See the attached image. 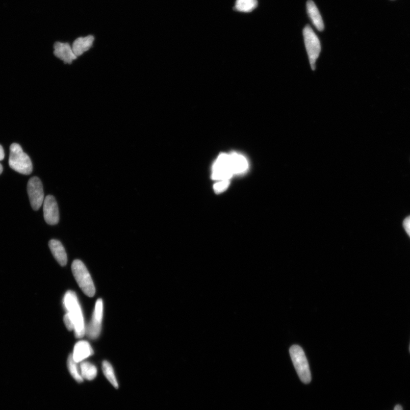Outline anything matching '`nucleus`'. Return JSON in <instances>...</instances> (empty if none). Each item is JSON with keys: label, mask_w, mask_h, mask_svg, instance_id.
I'll return each instance as SVG.
<instances>
[{"label": "nucleus", "mask_w": 410, "mask_h": 410, "mask_svg": "<svg viewBox=\"0 0 410 410\" xmlns=\"http://www.w3.org/2000/svg\"><path fill=\"white\" fill-rule=\"evenodd\" d=\"M63 306L74 323L76 338H82L85 335L86 330L84 317L80 302L74 291H68L66 293L63 298Z\"/></svg>", "instance_id": "f257e3e1"}, {"label": "nucleus", "mask_w": 410, "mask_h": 410, "mask_svg": "<svg viewBox=\"0 0 410 410\" xmlns=\"http://www.w3.org/2000/svg\"><path fill=\"white\" fill-rule=\"evenodd\" d=\"M9 165L13 170L24 175L31 174L33 171L31 158L17 143L12 144L10 147Z\"/></svg>", "instance_id": "f03ea898"}, {"label": "nucleus", "mask_w": 410, "mask_h": 410, "mask_svg": "<svg viewBox=\"0 0 410 410\" xmlns=\"http://www.w3.org/2000/svg\"><path fill=\"white\" fill-rule=\"evenodd\" d=\"M71 270L82 291L87 296L93 297L95 294V286L84 263L80 260H75L72 263Z\"/></svg>", "instance_id": "7ed1b4c3"}, {"label": "nucleus", "mask_w": 410, "mask_h": 410, "mask_svg": "<svg viewBox=\"0 0 410 410\" xmlns=\"http://www.w3.org/2000/svg\"><path fill=\"white\" fill-rule=\"evenodd\" d=\"M290 354L300 380L304 383H309L311 381V374L303 349L299 345H293L290 349Z\"/></svg>", "instance_id": "20e7f679"}, {"label": "nucleus", "mask_w": 410, "mask_h": 410, "mask_svg": "<svg viewBox=\"0 0 410 410\" xmlns=\"http://www.w3.org/2000/svg\"><path fill=\"white\" fill-rule=\"evenodd\" d=\"M303 36L308 56L312 69H315L316 62L320 56L321 50V44L318 37L309 25L303 30Z\"/></svg>", "instance_id": "39448f33"}, {"label": "nucleus", "mask_w": 410, "mask_h": 410, "mask_svg": "<svg viewBox=\"0 0 410 410\" xmlns=\"http://www.w3.org/2000/svg\"><path fill=\"white\" fill-rule=\"evenodd\" d=\"M230 154L219 155L212 168V178L214 180H229L233 176Z\"/></svg>", "instance_id": "423d86ee"}, {"label": "nucleus", "mask_w": 410, "mask_h": 410, "mask_svg": "<svg viewBox=\"0 0 410 410\" xmlns=\"http://www.w3.org/2000/svg\"><path fill=\"white\" fill-rule=\"evenodd\" d=\"M27 190L32 208L34 211H38L45 200L43 185L40 179L37 177H33L29 180Z\"/></svg>", "instance_id": "0eeeda50"}, {"label": "nucleus", "mask_w": 410, "mask_h": 410, "mask_svg": "<svg viewBox=\"0 0 410 410\" xmlns=\"http://www.w3.org/2000/svg\"><path fill=\"white\" fill-rule=\"evenodd\" d=\"M102 312H104L102 301L101 299H99L96 302L92 320L88 324L85 330V334L88 336V338L90 339L95 340L100 335L101 329Z\"/></svg>", "instance_id": "6e6552de"}, {"label": "nucleus", "mask_w": 410, "mask_h": 410, "mask_svg": "<svg viewBox=\"0 0 410 410\" xmlns=\"http://www.w3.org/2000/svg\"><path fill=\"white\" fill-rule=\"evenodd\" d=\"M43 204L44 219L48 224L55 225L60 219L59 210L55 198L48 195L44 200Z\"/></svg>", "instance_id": "1a4fd4ad"}, {"label": "nucleus", "mask_w": 410, "mask_h": 410, "mask_svg": "<svg viewBox=\"0 0 410 410\" xmlns=\"http://www.w3.org/2000/svg\"><path fill=\"white\" fill-rule=\"evenodd\" d=\"M54 49L55 55L67 64H71L77 58L72 46L68 43L57 42L54 46Z\"/></svg>", "instance_id": "9d476101"}, {"label": "nucleus", "mask_w": 410, "mask_h": 410, "mask_svg": "<svg viewBox=\"0 0 410 410\" xmlns=\"http://www.w3.org/2000/svg\"><path fill=\"white\" fill-rule=\"evenodd\" d=\"M94 354L90 344L86 341L78 342L73 351L72 357L76 363H79Z\"/></svg>", "instance_id": "9b49d317"}, {"label": "nucleus", "mask_w": 410, "mask_h": 410, "mask_svg": "<svg viewBox=\"0 0 410 410\" xmlns=\"http://www.w3.org/2000/svg\"><path fill=\"white\" fill-rule=\"evenodd\" d=\"M94 40L95 37L92 35L76 38L72 45V50L75 55L77 57H80L89 50L93 45Z\"/></svg>", "instance_id": "f8f14e48"}, {"label": "nucleus", "mask_w": 410, "mask_h": 410, "mask_svg": "<svg viewBox=\"0 0 410 410\" xmlns=\"http://www.w3.org/2000/svg\"><path fill=\"white\" fill-rule=\"evenodd\" d=\"M48 246L58 263L62 266H65L67 262V257L61 242L56 239H52L48 243Z\"/></svg>", "instance_id": "ddd939ff"}, {"label": "nucleus", "mask_w": 410, "mask_h": 410, "mask_svg": "<svg viewBox=\"0 0 410 410\" xmlns=\"http://www.w3.org/2000/svg\"><path fill=\"white\" fill-rule=\"evenodd\" d=\"M230 156L234 175L245 173L248 169V163L245 156L236 152L230 153Z\"/></svg>", "instance_id": "4468645a"}, {"label": "nucleus", "mask_w": 410, "mask_h": 410, "mask_svg": "<svg viewBox=\"0 0 410 410\" xmlns=\"http://www.w3.org/2000/svg\"><path fill=\"white\" fill-rule=\"evenodd\" d=\"M307 12L309 14L312 23L319 31H323L324 25L318 8L312 0H309L306 3Z\"/></svg>", "instance_id": "2eb2a0df"}, {"label": "nucleus", "mask_w": 410, "mask_h": 410, "mask_svg": "<svg viewBox=\"0 0 410 410\" xmlns=\"http://www.w3.org/2000/svg\"><path fill=\"white\" fill-rule=\"evenodd\" d=\"M80 371L82 378L88 380L94 379L97 373L95 366L89 362H82L80 365Z\"/></svg>", "instance_id": "dca6fc26"}, {"label": "nucleus", "mask_w": 410, "mask_h": 410, "mask_svg": "<svg viewBox=\"0 0 410 410\" xmlns=\"http://www.w3.org/2000/svg\"><path fill=\"white\" fill-rule=\"evenodd\" d=\"M257 6V0H237L234 8L238 12L249 13L253 11Z\"/></svg>", "instance_id": "f3484780"}, {"label": "nucleus", "mask_w": 410, "mask_h": 410, "mask_svg": "<svg viewBox=\"0 0 410 410\" xmlns=\"http://www.w3.org/2000/svg\"><path fill=\"white\" fill-rule=\"evenodd\" d=\"M102 372L109 381L115 389L119 388V385L116 378L114 369L108 361H104L102 363Z\"/></svg>", "instance_id": "a211bd4d"}, {"label": "nucleus", "mask_w": 410, "mask_h": 410, "mask_svg": "<svg viewBox=\"0 0 410 410\" xmlns=\"http://www.w3.org/2000/svg\"><path fill=\"white\" fill-rule=\"evenodd\" d=\"M78 364L73 358L72 354H70L67 360L68 369L69 370L72 377L74 378L76 381L81 383L84 381V378L82 377L81 371L79 369V367H78Z\"/></svg>", "instance_id": "6ab92c4d"}, {"label": "nucleus", "mask_w": 410, "mask_h": 410, "mask_svg": "<svg viewBox=\"0 0 410 410\" xmlns=\"http://www.w3.org/2000/svg\"><path fill=\"white\" fill-rule=\"evenodd\" d=\"M230 184L229 180L219 181L214 185V191L217 193H220L226 190Z\"/></svg>", "instance_id": "aec40b11"}, {"label": "nucleus", "mask_w": 410, "mask_h": 410, "mask_svg": "<svg viewBox=\"0 0 410 410\" xmlns=\"http://www.w3.org/2000/svg\"><path fill=\"white\" fill-rule=\"evenodd\" d=\"M63 320H64L65 325L68 330L72 331L74 330V323H73L71 317L68 313L65 315Z\"/></svg>", "instance_id": "412c9836"}, {"label": "nucleus", "mask_w": 410, "mask_h": 410, "mask_svg": "<svg viewBox=\"0 0 410 410\" xmlns=\"http://www.w3.org/2000/svg\"><path fill=\"white\" fill-rule=\"evenodd\" d=\"M403 227L408 235L410 237V216L404 219L403 222Z\"/></svg>", "instance_id": "4be33fe9"}, {"label": "nucleus", "mask_w": 410, "mask_h": 410, "mask_svg": "<svg viewBox=\"0 0 410 410\" xmlns=\"http://www.w3.org/2000/svg\"><path fill=\"white\" fill-rule=\"evenodd\" d=\"M4 158H5L4 150L3 146L1 145H0V162H1V161H3ZM3 172V167L2 164L0 163V175L2 174Z\"/></svg>", "instance_id": "5701e85b"}, {"label": "nucleus", "mask_w": 410, "mask_h": 410, "mask_svg": "<svg viewBox=\"0 0 410 410\" xmlns=\"http://www.w3.org/2000/svg\"><path fill=\"white\" fill-rule=\"evenodd\" d=\"M394 410H403V408L401 406H400V405H397V406H395L394 407Z\"/></svg>", "instance_id": "b1692460"}, {"label": "nucleus", "mask_w": 410, "mask_h": 410, "mask_svg": "<svg viewBox=\"0 0 410 410\" xmlns=\"http://www.w3.org/2000/svg\"><path fill=\"white\" fill-rule=\"evenodd\" d=\"M409 350H410V347H409Z\"/></svg>", "instance_id": "393cba45"}]
</instances>
